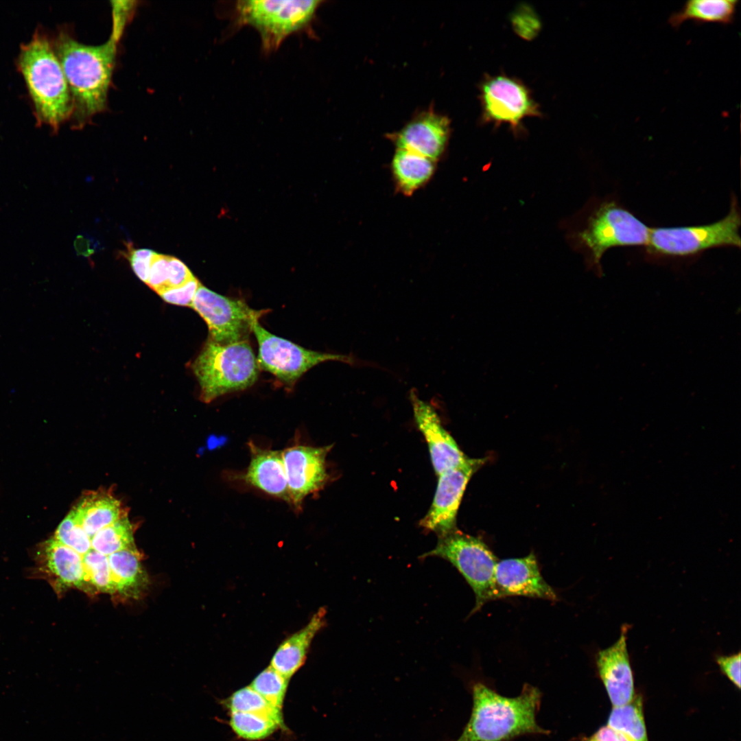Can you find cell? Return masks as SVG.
I'll list each match as a JSON object with an SVG mask.
<instances>
[{"label": "cell", "instance_id": "1", "mask_svg": "<svg viewBox=\"0 0 741 741\" xmlns=\"http://www.w3.org/2000/svg\"><path fill=\"white\" fill-rule=\"evenodd\" d=\"M541 699L540 691L528 684L519 696L507 697L476 683L469 720L456 741H507L526 734H547L536 719Z\"/></svg>", "mask_w": 741, "mask_h": 741}, {"label": "cell", "instance_id": "2", "mask_svg": "<svg viewBox=\"0 0 741 741\" xmlns=\"http://www.w3.org/2000/svg\"><path fill=\"white\" fill-rule=\"evenodd\" d=\"M116 45L110 38L100 45H86L67 34L56 40L55 52L81 118L104 110L115 65Z\"/></svg>", "mask_w": 741, "mask_h": 741}, {"label": "cell", "instance_id": "3", "mask_svg": "<svg viewBox=\"0 0 741 741\" xmlns=\"http://www.w3.org/2000/svg\"><path fill=\"white\" fill-rule=\"evenodd\" d=\"M18 65L40 120L56 130L73 106L62 68L47 38L36 34L22 45Z\"/></svg>", "mask_w": 741, "mask_h": 741}, {"label": "cell", "instance_id": "4", "mask_svg": "<svg viewBox=\"0 0 741 741\" xmlns=\"http://www.w3.org/2000/svg\"><path fill=\"white\" fill-rule=\"evenodd\" d=\"M192 369L200 387V399L210 403L253 385L260 368L248 340L220 344L208 338Z\"/></svg>", "mask_w": 741, "mask_h": 741}, {"label": "cell", "instance_id": "5", "mask_svg": "<svg viewBox=\"0 0 741 741\" xmlns=\"http://www.w3.org/2000/svg\"><path fill=\"white\" fill-rule=\"evenodd\" d=\"M649 233L650 228L634 214L616 201L608 200L595 206L571 239L585 255L589 266L599 269L607 250L647 246Z\"/></svg>", "mask_w": 741, "mask_h": 741}, {"label": "cell", "instance_id": "6", "mask_svg": "<svg viewBox=\"0 0 741 741\" xmlns=\"http://www.w3.org/2000/svg\"><path fill=\"white\" fill-rule=\"evenodd\" d=\"M321 1H239L234 8L237 27L251 26L266 53L278 49L290 35L308 30Z\"/></svg>", "mask_w": 741, "mask_h": 741}, {"label": "cell", "instance_id": "7", "mask_svg": "<svg viewBox=\"0 0 741 741\" xmlns=\"http://www.w3.org/2000/svg\"><path fill=\"white\" fill-rule=\"evenodd\" d=\"M437 556L451 563L465 578L475 596L470 615L487 602L497 599L495 570L497 559L479 538L457 529L438 537L436 547L421 558Z\"/></svg>", "mask_w": 741, "mask_h": 741}, {"label": "cell", "instance_id": "8", "mask_svg": "<svg viewBox=\"0 0 741 741\" xmlns=\"http://www.w3.org/2000/svg\"><path fill=\"white\" fill-rule=\"evenodd\" d=\"M741 218L737 200L732 197L728 214L706 225L650 228L648 250L665 256H689L721 246L740 247Z\"/></svg>", "mask_w": 741, "mask_h": 741}, {"label": "cell", "instance_id": "9", "mask_svg": "<svg viewBox=\"0 0 741 741\" xmlns=\"http://www.w3.org/2000/svg\"><path fill=\"white\" fill-rule=\"evenodd\" d=\"M259 346L257 362L262 368L275 376L290 387L314 366L327 361H340L353 364V357L349 355L323 353L303 348L279 337L263 328L259 319L252 327Z\"/></svg>", "mask_w": 741, "mask_h": 741}, {"label": "cell", "instance_id": "10", "mask_svg": "<svg viewBox=\"0 0 741 741\" xmlns=\"http://www.w3.org/2000/svg\"><path fill=\"white\" fill-rule=\"evenodd\" d=\"M479 99L483 123L506 124L515 134L522 132L526 119L541 115L526 84L506 75L485 76L479 86Z\"/></svg>", "mask_w": 741, "mask_h": 741}, {"label": "cell", "instance_id": "11", "mask_svg": "<svg viewBox=\"0 0 741 741\" xmlns=\"http://www.w3.org/2000/svg\"><path fill=\"white\" fill-rule=\"evenodd\" d=\"M191 307L207 323L209 338L220 344L248 340L254 321L264 313L250 308L242 300L222 296L202 285L195 294Z\"/></svg>", "mask_w": 741, "mask_h": 741}, {"label": "cell", "instance_id": "12", "mask_svg": "<svg viewBox=\"0 0 741 741\" xmlns=\"http://www.w3.org/2000/svg\"><path fill=\"white\" fill-rule=\"evenodd\" d=\"M332 445L311 447L296 445L281 451L290 504L302 510L306 497L321 490L327 479L326 458Z\"/></svg>", "mask_w": 741, "mask_h": 741}, {"label": "cell", "instance_id": "13", "mask_svg": "<svg viewBox=\"0 0 741 741\" xmlns=\"http://www.w3.org/2000/svg\"><path fill=\"white\" fill-rule=\"evenodd\" d=\"M484 462L482 458H469L464 464L438 475L433 502L420 521L421 527L438 537L456 530V515L467 483Z\"/></svg>", "mask_w": 741, "mask_h": 741}, {"label": "cell", "instance_id": "14", "mask_svg": "<svg viewBox=\"0 0 741 741\" xmlns=\"http://www.w3.org/2000/svg\"><path fill=\"white\" fill-rule=\"evenodd\" d=\"M34 562L30 576L47 581L59 597L71 588L89 592L82 556L55 538L38 545Z\"/></svg>", "mask_w": 741, "mask_h": 741}, {"label": "cell", "instance_id": "15", "mask_svg": "<svg viewBox=\"0 0 741 741\" xmlns=\"http://www.w3.org/2000/svg\"><path fill=\"white\" fill-rule=\"evenodd\" d=\"M414 418L427 443L431 461L437 475L464 464L469 459L443 427L440 417L429 403L411 390Z\"/></svg>", "mask_w": 741, "mask_h": 741}, {"label": "cell", "instance_id": "16", "mask_svg": "<svg viewBox=\"0 0 741 741\" xmlns=\"http://www.w3.org/2000/svg\"><path fill=\"white\" fill-rule=\"evenodd\" d=\"M497 599L525 596L555 601L554 589L541 574L535 555L498 561L495 570Z\"/></svg>", "mask_w": 741, "mask_h": 741}, {"label": "cell", "instance_id": "17", "mask_svg": "<svg viewBox=\"0 0 741 741\" xmlns=\"http://www.w3.org/2000/svg\"><path fill=\"white\" fill-rule=\"evenodd\" d=\"M630 625L621 627L618 639L600 650L596 657L598 675L613 707L630 703L634 698V679L627 649Z\"/></svg>", "mask_w": 741, "mask_h": 741}, {"label": "cell", "instance_id": "18", "mask_svg": "<svg viewBox=\"0 0 741 741\" xmlns=\"http://www.w3.org/2000/svg\"><path fill=\"white\" fill-rule=\"evenodd\" d=\"M450 134V122L434 111L423 112L391 136L397 149H405L436 161L444 154Z\"/></svg>", "mask_w": 741, "mask_h": 741}, {"label": "cell", "instance_id": "19", "mask_svg": "<svg viewBox=\"0 0 741 741\" xmlns=\"http://www.w3.org/2000/svg\"><path fill=\"white\" fill-rule=\"evenodd\" d=\"M250 460L242 479L248 484L290 504L281 451L261 449L248 443Z\"/></svg>", "mask_w": 741, "mask_h": 741}, {"label": "cell", "instance_id": "20", "mask_svg": "<svg viewBox=\"0 0 741 741\" xmlns=\"http://www.w3.org/2000/svg\"><path fill=\"white\" fill-rule=\"evenodd\" d=\"M327 611L320 608L302 629L285 639L274 652L270 666L287 679L303 665L311 643L325 625Z\"/></svg>", "mask_w": 741, "mask_h": 741}, {"label": "cell", "instance_id": "21", "mask_svg": "<svg viewBox=\"0 0 741 741\" xmlns=\"http://www.w3.org/2000/svg\"><path fill=\"white\" fill-rule=\"evenodd\" d=\"M71 510L89 537L126 515L119 500L100 490L84 494Z\"/></svg>", "mask_w": 741, "mask_h": 741}, {"label": "cell", "instance_id": "22", "mask_svg": "<svg viewBox=\"0 0 741 741\" xmlns=\"http://www.w3.org/2000/svg\"><path fill=\"white\" fill-rule=\"evenodd\" d=\"M435 169V161L405 149H397L391 162L395 187L405 196L425 185Z\"/></svg>", "mask_w": 741, "mask_h": 741}, {"label": "cell", "instance_id": "23", "mask_svg": "<svg viewBox=\"0 0 741 741\" xmlns=\"http://www.w3.org/2000/svg\"><path fill=\"white\" fill-rule=\"evenodd\" d=\"M115 590L127 597H137L148 583L137 549L124 550L108 556Z\"/></svg>", "mask_w": 741, "mask_h": 741}, {"label": "cell", "instance_id": "24", "mask_svg": "<svg viewBox=\"0 0 741 741\" xmlns=\"http://www.w3.org/2000/svg\"><path fill=\"white\" fill-rule=\"evenodd\" d=\"M738 3V0H690L681 10L672 13L668 22L676 29L689 20L701 23L730 24L734 20Z\"/></svg>", "mask_w": 741, "mask_h": 741}, {"label": "cell", "instance_id": "25", "mask_svg": "<svg viewBox=\"0 0 741 741\" xmlns=\"http://www.w3.org/2000/svg\"><path fill=\"white\" fill-rule=\"evenodd\" d=\"M607 725L618 731L630 741H648L640 696L628 703L613 707Z\"/></svg>", "mask_w": 741, "mask_h": 741}, {"label": "cell", "instance_id": "26", "mask_svg": "<svg viewBox=\"0 0 741 741\" xmlns=\"http://www.w3.org/2000/svg\"><path fill=\"white\" fill-rule=\"evenodd\" d=\"M133 534V526L126 515L89 537L91 549L106 556L124 550H135Z\"/></svg>", "mask_w": 741, "mask_h": 741}, {"label": "cell", "instance_id": "27", "mask_svg": "<svg viewBox=\"0 0 741 741\" xmlns=\"http://www.w3.org/2000/svg\"><path fill=\"white\" fill-rule=\"evenodd\" d=\"M82 562L84 580L89 592L115 593L108 556L91 549L84 556Z\"/></svg>", "mask_w": 741, "mask_h": 741}, {"label": "cell", "instance_id": "28", "mask_svg": "<svg viewBox=\"0 0 741 741\" xmlns=\"http://www.w3.org/2000/svg\"><path fill=\"white\" fill-rule=\"evenodd\" d=\"M228 703L231 712L260 714L275 720L281 727L284 726L281 710L273 707L251 687L234 692Z\"/></svg>", "mask_w": 741, "mask_h": 741}, {"label": "cell", "instance_id": "29", "mask_svg": "<svg viewBox=\"0 0 741 741\" xmlns=\"http://www.w3.org/2000/svg\"><path fill=\"white\" fill-rule=\"evenodd\" d=\"M230 725L237 736L249 740L263 739L281 727L267 716L246 712H231Z\"/></svg>", "mask_w": 741, "mask_h": 741}, {"label": "cell", "instance_id": "30", "mask_svg": "<svg viewBox=\"0 0 741 741\" xmlns=\"http://www.w3.org/2000/svg\"><path fill=\"white\" fill-rule=\"evenodd\" d=\"M288 681L269 666L255 678L250 687L273 707L281 710Z\"/></svg>", "mask_w": 741, "mask_h": 741}, {"label": "cell", "instance_id": "31", "mask_svg": "<svg viewBox=\"0 0 741 741\" xmlns=\"http://www.w3.org/2000/svg\"><path fill=\"white\" fill-rule=\"evenodd\" d=\"M82 556L91 549V539L76 520L72 510L58 526L54 537Z\"/></svg>", "mask_w": 741, "mask_h": 741}, {"label": "cell", "instance_id": "32", "mask_svg": "<svg viewBox=\"0 0 741 741\" xmlns=\"http://www.w3.org/2000/svg\"><path fill=\"white\" fill-rule=\"evenodd\" d=\"M510 23L515 32L526 40L535 38L541 29V22L538 14L526 3L518 5L512 12Z\"/></svg>", "mask_w": 741, "mask_h": 741}, {"label": "cell", "instance_id": "33", "mask_svg": "<svg viewBox=\"0 0 741 741\" xmlns=\"http://www.w3.org/2000/svg\"><path fill=\"white\" fill-rule=\"evenodd\" d=\"M200 285L199 281L193 277L184 285L166 289L158 294L168 303L191 307L195 294Z\"/></svg>", "mask_w": 741, "mask_h": 741}, {"label": "cell", "instance_id": "34", "mask_svg": "<svg viewBox=\"0 0 741 741\" xmlns=\"http://www.w3.org/2000/svg\"><path fill=\"white\" fill-rule=\"evenodd\" d=\"M156 252L148 248H134L128 246L127 258L137 277L147 283L150 267Z\"/></svg>", "mask_w": 741, "mask_h": 741}, {"label": "cell", "instance_id": "35", "mask_svg": "<svg viewBox=\"0 0 741 741\" xmlns=\"http://www.w3.org/2000/svg\"><path fill=\"white\" fill-rule=\"evenodd\" d=\"M136 1H111L113 12V30L110 38L117 43L120 39L127 22L134 10Z\"/></svg>", "mask_w": 741, "mask_h": 741}, {"label": "cell", "instance_id": "36", "mask_svg": "<svg viewBox=\"0 0 741 741\" xmlns=\"http://www.w3.org/2000/svg\"><path fill=\"white\" fill-rule=\"evenodd\" d=\"M168 257L156 252L150 267L146 284L158 294L167 289Z\"/></svg>", "mask_w": 741, "mask_h": 741}, {"label": "cell", "instance_id": "37", "mask_svg": "<svg viewBox=\"0 0 741 741\" xmlns=\"http://www.w3.org/2000/svg\"><path fill=\"white\" fill-rule=\"evenodd\" d=\"M194 276L189 268L179 259L168 257L167 289L180 287Z\"/></svg>", "mask_w": 741, "mask_h": 741}, {"label": "cell", "instance_id": "38", "mask_svg": "<svg viewBox=\"0 0 741 741\" xmlns=\"http://www.w3.org/2000/svg\"><path fill=\"white\" fill-rule=\"evenodd\" d=\"M740 652L716 658L720 670L738 688L740 687Z\"/></svg>", "mask_w": 741, "mask_h": 741}, {"label": "cell", "instance_id": "39", "mask_svg": "<svg viewBox=\"0 0 741 741\" xmlns=\"http://www.w3.org/2000/svg\"><path fill=\"white\" fill-rule=\"evenodd\" d=\"M589 741H630L625 736L608 725L599 729Z\"/></svg>", "mask_w": 741, "mask_h": 741}, {"label": "cell", "instance_id": "40", "mask_svg": "<svg viewBox=\"0 0 741 741\" xmlns=\"http://www.w3.org/2000/svg\"><path fill=\"white\" fill-rule=\"evenodd\" d=\"M73 246L78 256L86 258L91 257L95 253L96 248L93 241L83 235H78L75 237Z\"/></svg>", "mask_w": 741, "mask_h": 741}, {"label": "cell", "instance_id": "41", "mask_svg": "<svg viewBox=\"0 0 741 741\" xmlns=\"http://www.w3.org/2000/svg\"><path fill=\"white\" fill-rule=\"evenodd\" d=\"M585 741H589L587 739Z\"/></svg>", "mask_w": 741, "mask_h": 741}]
</instances>
